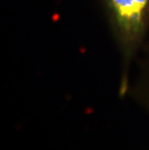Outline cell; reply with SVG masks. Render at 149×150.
Returning a JSON list of instances; mask_svg holds the SVG:
<instances>
[{
	"instance_id": "obj_1",
	"label": "cell",
	"mask_w": 149,
	"mask_h": 150,
	"mask_svg": "<svg viewBox=\"0 0 149 150\" xmlns=\"http://www.w3.org/2000/svg\"><path fill=\"white\" fill-rule=\"evenodd\" d=\"M121 58L119 95H127L131 68L149 35V0H101Z\"/></svg>"
},
{
	"instance_id": "obj_2",
	"label": "cell",
	"mask_w": 149,
	"mask_h": 150,
	"mask_svg": "<svg viewBox=\"0 0 149 150\" xmlns=\"http://www.w3.org/2000/svg\"><path fill=\"white\" fill-rule=\"evenodd\" d=\"M142 82L145 95L149 102V40H147L142 55Z\"/></svg>"
}]
</instances>
